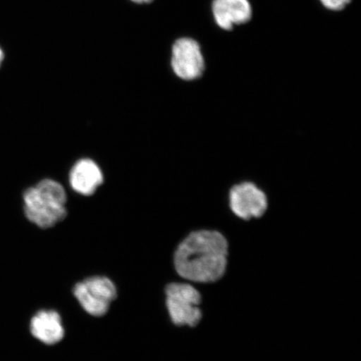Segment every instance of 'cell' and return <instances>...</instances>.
Listing matches in <instances>:
<instances>
[{"label": "cell", "instance_id": "cell-1", "mask_svg": "<svg viewBox=\"0 0 361 361\" xmlns=\"http://www.w3.org/2000/svg\"><path fill=\"white\" fill-rule=\"evenodd\" d=\"M228 256V243L222 233L214 229L196 230L176 250L175 269L185 281L214 283L224 276Z\"/></svg>", "mask_w": 361, "mask_h": 361}, {"label": "cell", "instance_id": "cell-2", "mask_svg": "<svg viewBox=\"0 0 361 361\" xmlns=\"http://www.w3.org/2000/svg\"><path fill=\"white\" fill-rule=\"evenodd\" d=\"M27 219L40 228H49L66 219L67 196L61 183L44 179L23 195Z\"/></svg>", "mask_w": 361, "mask_h": 361}, {"label": "cell", "instance_id": "cell-3", "mask_svg": "<svg viewBox=\"0 0 361 361\" xmlns=\"http://www.w3.org/2000/svg\"><path fill=\"white\" fill-rule=\"evenodd\" d=\"M165 295L166 308L176 326L195 327L200 323L202 295L195 287L188 283H171Z\"/></svg>", "mask_w": 361, "mask_h": 361}, {"label": "cell", "instance_id": "cell-4", "mask_svg": "<svg viewBox=\"0 0 361 361\" xmlns=\"http://www.w3.org/2000/svg\"><path fill=\"white\" fill-rule=\"evenodd\" d=\"M269 197L263 188L251 180H243L230 187L227 205L238 219H259L268 213Z\"/></svg>", "mask_w": 361, "mask_h": 361}, {"label": "cell", "instance_id": "cell-5", "mask_svg": "<svg viewBox=\"0 0 361 361\" xmlns=\"http://www.w3.org/2000/svg\"><path fill=\"white\" fill-rule=\"evenodd\" d=\"M171 68L178 79L187 82L202 79L206 72L207 60L200 43L190 37L176 40L171 47Z\"/></svg>", "mask_w": 361, "mask_h": 361}, {"label": "cell", "instance_id": "cell-6", "mask_svg": "<svg viewBox=\"0 0 361 361\" xmlns=\"http://www.w3.org/2000/svg\"><path fill=\"white\" fill-rule=\"evenodd\" d=\"M74 295L85 312L101 317L107 313L117 296L114 283L104 276H94L75 284Z\"/></svg>", "mask_w": 361, "mask_h": 361}, {"label": "cell", "instance_id": "cell-7", "mask_svg": "<svg viewBox=\"0 0 361 361\" xmlns=\"http://www.w3.org/2000/svg\"><path fill=\"white\" fill-rule=\"evenodd\" d=\"M210 8L215 25L225 32L247 25L254 17L250 0H212Z\"/></svg>", "mask_w": 361, "mask_h": 361}, {"label": "cell", "instance_id": "cell-8", "mask_svg": "<svg viewBox=\"0 0 361 361\" xmlns=\"http://www.w3.org/2000/svg\"><path fill=\"white\" fill-rule=\"evenodd\" d=\"M71 187L83 196H92L104 182L102 171L92 159H80L71 169L69 175Z\"/></svg>", "mask_w": 361, "mask_h": 361}, {"label": "cell", "instance_id": "cell-9", "mask_svg": "<svg viewBox=\"0 0 361 361\" xmlns=\"http://www.w3.org/2000/svg\"><path fill=\"white\" fill-rule=\"evenodd\" d=\"M30 332L45 345H53L65 336L60 314L55 310H40L30 322Z\"/></svg>", "mask_w": 361, "mask_h": 361}, {"label": "cell", "instance_id": "cell-10", "mask_svg": "<svg viewBox=\"0 0 361 361\" xmlns=\"http://www.w3.org/2000/svg\"><path fill=\"white\" fill-rule=\"evenodd\" d=\"M354 0H319L324 8L331 12H342L345 10Z\"/></svg>", "mask_w": 361, "mask_h": 361}, {"label": "cell", "instance_id": "cell-11", "mask_svg": "<svg viewBox=\"0 0 361 361\" xmlns=\"http://www.w3.org/2000/svg\"><path fill=\"white\" fill-rule=\"evenodd\" d=\"M132 1L135 4H142L152 3L153 0H132Z\"/></svg>", "mask_w": 361, "mask_h": 361}, {"label": "cell", "instance_id": "cell-12", "mask_svg": "<svg viewBox=\"0 0 361 361\" xmlns=\"http://www.w3.org/2000/svg\"><path fill=\"white\" fill-rule=\"evenodd\" d=\"M4 60V54L3 49L0 48V67L2 66V63Z\"/></svg>", "mask_w": 361, "mask_h": 361}]
</instances>
